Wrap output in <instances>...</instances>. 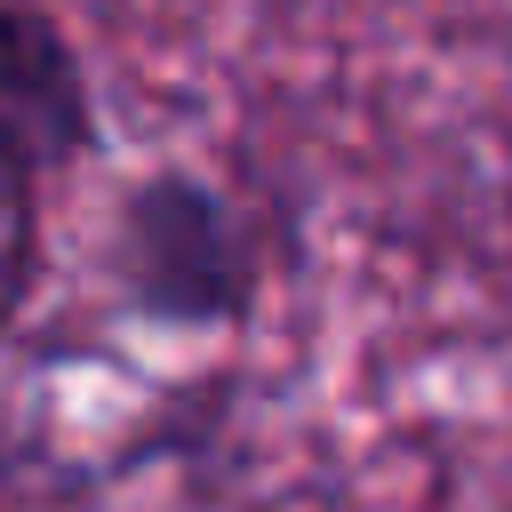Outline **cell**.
Segmentation results:
<instances>
[{
    "label": "cell",
    "mask_w": 512,
    "mask_h": 512,
    "mask_svg": "<svg viewBox=\"0 0 512 512\" xmlns=\"http://www.w3.org/2000/svg\"><path fill=\"white\" fill-rule=\"evenodd\" d=\"M96 272L128 320L192 336V328H240L256 312L272 248L232 184H216L192 160H160L112 192Z\"/></svg>",
    "instance_id": "cell-1"
},
{
    "label": "cell",
    "mask_w": 512,
    "mask_h": 512,
    "mask_svg": "<svg viewBox=\"0 0 512 512\" xmlns=\"http://www.w3.org/2000/svg\"><path fill=\"white\" fill-rule=\"evenodd\" d=\"M0 144L48 176L104 152V104L48 0H0Z\"/></svg>",
    "instance_id": "cell-2"
},
{
    "label": "cell",
    "mask_w": 512,
    "mask_h": 512,
    "mask_svg": "<svg viewBox=\"0 0 512 512\" xmlns=\"http://www.w3.org/2000/svg\"><path fill=\"white\" fill-rule=\"evenodd\" d=\"M48 272V224H40V176L0 144V344L16 336L24 304Z\"/></svg>",
    "instance_id": "cell-3"
}]
</instances>
